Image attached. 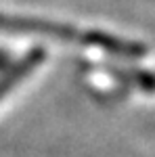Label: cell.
Instances as JSON below:
<instances>
[{
  "label": "cell",
  "instance_id": "6da1fadb",
  "mask_svg": "<svg viewBox=\"0 0 155 157\" xmlns=\"http://www.w3.org/2000/svg\"><path fill=\"white\" fill-rule=\"evenodd\" d=\"M44 57H46V55H44V50H32V52H29V55H25L21 61H17V63L11 67V71L0 80V98L4 97V94H6L15 84H19V82H21V80H23L32 69H36L38 65L42 63Z\"/></svg>",
  "mask_w": 155,
  "mask_h": 157
}]
</instances>
